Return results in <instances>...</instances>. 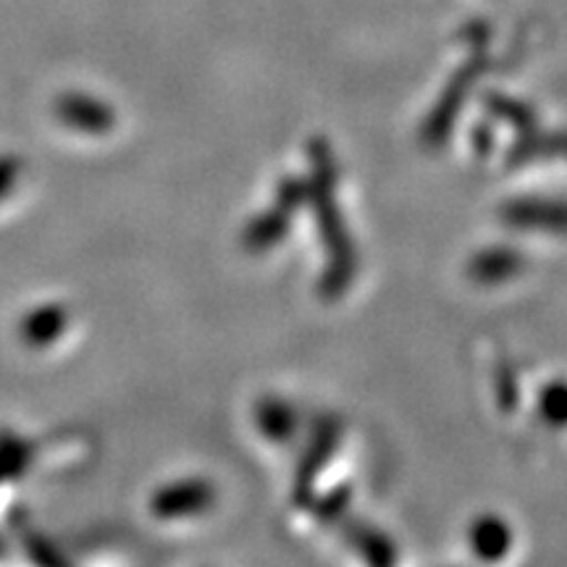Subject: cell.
I'll list each match as a JSON object with an SVG mask.
<instances>
[{
	"instance_id": "obj_19",
	"label": "cell",
	"mask_w": 567,
	"mask_h": 567,
	"mask_svg": "<svg viewBox=\"0 0 567 567\" xmlns=\"http://www.w3.org/2000/svg\"><path fill=\"white\" fill-rule=\"evenodd\" d=\"M21 176V161L17 155H0V203L11 195Z\"/></svg>"
},
{
	"instance_id": "obj_5",
	"label": "cell",
	"mask_w": 567,
	"mask_h": 567,
	"mask_svg": "<svg viewBox=\"0 0 567 567\" xmlns=\"http://www.w3.org/2000/svg\"><path fill=\"white\" fill-rule=\"evenodd\" d=\"M53 113L69 130L90 134V137L109 134L116 126V113H113L111 105L103 103L101 97L87 95V92H66V95H61L53 105Z\"/></svg>"
},
{
	"instance_id": "obj_18",
	"label": "cell",
	"mask_w": 567,
	"mask_h": 567,
	"mask_svg": "<svg viewBox=\"0 0 567 567\" xmlns=\"http://www.w3.org/2000/svg\"><path fill=\"white\" fill-rule=\"evenodd\" d=\"M494 394H496V408L502 413H513L517 408V400H520V389H517L515 368L509 365V360L499 358L494 368Z\"/></svg>"
},
{
	"instance_id": "obj_13",
	"label": "cell",
	"mask_w": 567,
	"mask_h": 567,
	"mask_svg": "<svg viewBox=\"0 0 567 567\" xmlns=\"http://www.w3.org/2000/svg\"><path fill=\"white\" fill-rule=\"evenodd\" d=\"M484 111L494 118V122L513 126L517 134L538 130V113L530 109L528 103L517 101V97H509L505 92H486Z\"/></svg>"
},
{
	"instance_id": "obj_3",
	"label": "cell",
	"mask_w": 567,
	"mask_h": 567,
	"mask_svg": "<svg viewBox=\"0 0 567 567\" xmlns=\"http://www.w3.org/2000/svg\"><path fill=\"white\" fill-rule=\"evenodd\" d=\"M339 442H342V423L337 417H321L313 425V434H310V442L305 446L300 465H297L295 473V502L300 507H308L310 499H313V484L318 476L326 471L329 460L334 457L339 450Z\"/></svg>"
},
{
	"instance_id": "obj_7",
	"label": "cell",
	"mask_w": 567,
	"mask_h": 567,
	"mask_svg": "<svg viewBox=\"0 0 567 567\" xmlns=\"http://www.w3.org/2000/svg\"><path fill=\"white\" fill-rule=\"evenodd\" d=\"M523 268H526V258L517 247L509 245L486 247L467 260V276L481 287H496V284L515 279Z\"/></svg>"
},
{
	"instance_id": "obj_8",
	"label": "cell",
	"mask_w": 567,
	"mask_h": 567,
	"mask_svg": "<svg viewBox=\"0 0 567 567\" xmlns=\"http://www.w3.org/2000/svg\"><path fill=\"white\" fill-rule=\"evenodd\" d=\"M555 158L567 161V132L534 130L526 134H517L513 147H509L505 155V163L509 168H523L528 166V163Z\"/></svg>"
},
{
	"instance_id": "obj_12",
	"label": "cell",
	"mask_w": 567,
	"mask_h": 567,
	"mask_svg": "<svg viewBox=\"0 0 567 567\" xmlns=\"http://www.w3.org/2000/svg\"><path fill=\"white\" fill-rule=\"evenodd\" d=\"M467 538H471V547L476 551V557L486 559V563H496V559L505 557L509 551V544H513L509 526L496 515L476 517Z\"/></svg>"
},
{
	"instance_id": "obj_17",
	"label": "cell",
	"mask_w": 567,
	"mask_h": 567,
	"mask_svg": "<svg viewBox=\"0 0 567 567\" xmlns=\"http://www.w3.org/2000/svg\"><path fill=\"white\" fill-rule=\"evenodd\" d=\"M352 505V488L350 486H337L331 488V492H326L323 496H313L310 499V513L318 520L323 523V526H337L339 520L347 515V509Z\"/></svg>"
},
{
	"instance_id": "obj_20",
	"label": "cell",
	"mask_w": 567,
	"mask_h": 567,
	"mask_svg": "<svg viewBox=\"0 0 567 567\" xmlns=\"http://www.w3.org/2000/svg\"><path fill=\"white\" fill-rule=\"evenodd\" d=\"M473 151L476 155H492L494 151V130L488 124H476V130H473Z\"/></svg>"
},
{
	"instance_id": "obj_10",
	"label": "cell",
	"mask_w": 567,
	"mask_h": 567,
	"mask_svg": "<svg viewBox=\"0 0 567 567\" xmlns=\"http://www.w3.org/2000/svg\"><path fill=\"white\" fill-rule=\"evenodd\" d=\"M297 213H292L289 208H284L274 200V205L268 210L260 213L255 221H250L245 226L243 231V245L247 252H266L271 247L281 245L287 239L289 226H292V218Z\"/></svg>"
},
{
	"instance_id": "obj_4",
	"label": "cell",
	"mask_w": 567,
	"mask_h": 567,
	"mask_svg": "<svg viewBox=\"0 0 567 567\" xmlns=\"http://www.w3.org/2000/svg\"><path fill=\"white\" fill-rule=\"evenodd\" d=\"M499 218L513 229L567 234V200L563 197H517L499 208Z\"/></svg>"
},
{
	"instance_id": "obj_16",
	"label": "cell",
	"mask_w": 567,
	"mask_h": 567,
	"mask_svg": "<svg viewBox=\"0 0 567 567\" xmlns=\"http://www.w3.org/2000/svg\"><path fill=\"white\" fill-rule=\"evenodd\" d=\"M536 413L549 429H565L567 425V381H551L538 392Z\"/></svg>"
},
{
	"instance_id": "obj_9",
	"label": "cell",
	"mask_w": 567,
	"mask_h": 567,
	"mask_svg": "<svg viewBox=\"0 0 567 567\" xmlns=\"http://www.w3.org/2000/svg\"><path fill=\"white\" fill-rule=\"evenodd\" d=\"M337 528L342 530L344 542L350 544L354 551H360V557L371 565H394L396 563V549L392 544V538L386 534H381L379 528L368 526L363 520H354V517H342L337 523Z\"/></svg>"
},
{
	"instance_id": "obj_2",
	"label": "cell",
	"mask_w": 567,
	"mask_h": 567,
	"mask_svg": "<svg viewBox=\"0 0 567 567\" xmlns=\"http://www.w3.org/2000/svg\"><path fill=\"white\" fill-rule=\"evenodd\" d=\"M484 69L486 59L484 55H476V59L467 61L463 69H457L455 76L446 82L442 95H439V101L434 103V109L429 111V116H425V122L421 126V142L429 151H439V147L450 140V134L457 124L460 111H463L465 101L471 97L473 84H476L478 76L484 74Z\"/></svg>"
},
{
	"instance_id": "obj_1",
	"label": "cell",
	"mask_w": 567,
	"mask_h": 567,
	"mask_svg": "<svg viewBox=\"0 0 567 567\" xmlns=\"http://www.w3.org/2000/svg\"><path fill=\"white\" fill-rule=\"evenodd\" d=\"M308 161H310V179H308V203L313 205V216L318 224V234L326 250V268L321 276L323 300H339L358 274V250L347 229V221L339 208L337 184L339 172L334 153H331L329 142L323 137H316L308 142Z\"/></svg>"
},
{
	"instance_id": "obj_11",
	"label": "cell",
	"mask_w": 567,
	"mask_h": 567,
	"mask_svg": "<svg viewBox=\"0 0 567 567\" xmlns=\"http://www.w3.org/2000/svg\"><path fill=\"white\" fill-rule=\"evenodd\" d=\"M69 321L71 316L66 305H59V302L40 305V308H34L32 313L21 321V339H24L30 347H34V350H40V347H51L53 342H59L63 331L69 329Z\"/></svg>"
},
{
	"instance_id": "obj_15",
	"label": "cell",
	"mask_w": 567,
	"mask_h": 567,
	"mask_svg": "<svg viewBox=\"0 0 567 567\" xmlns=\"http://www.w3.org/2000/svg\"><path fill=\"white\" fill-rule=\"evenodd\" d=\"M34 457V444L24 439L3 434L0 436V484L21 476Z\"/></svg>"
},
{
	"instance_id": "obj_14",
	"label": "cell",
	"mask_w": 567,
	"mask_h": 567,
	"mask_svg": "<svg viewBox=\"0 0 567 567\" xmlns=\"http://www.w3.org/2000/svg\"><path fill=\"white\" fill-rule=\"evenodd\" d=\"M255 417H258V429L264 431V436L276 444L289 442L297 431V410L284 400H274V396H266L260 402L258 410H255Z\"/></svg>"
},
{
	"instance_id": "obj_6",
	"label": "cell",
	"mask_w": 567,
	"mask_h": 567,
	"mask_svg": "<svg viewBox=\"0 0 567 567\" xmlns=\"http://www.w3.org/2000/svg\"><path fill=\"white\" fill-rule=\"evenodd\" d=\"M216 502V488L205 478H187L176 481L172 486H163L153 496V513L163 520H174V517H193L200 515Z\"/></svg>"
}]
</instances>
